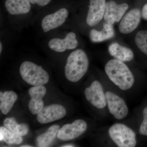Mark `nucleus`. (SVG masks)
<instances>
[{
  "instance_id": "nucleus-1",
  "label": "nucleus",
  "mask_w": 147,
  "mask_h": 147,
  "mask_svg": "<svg viewBox=\"0 0 147 147\" xmlns=\"http://www.w3.org/2000/svg\"><path fill=\"white\" fill-rule=\"evenodd\" d=\"M105 71L110 81L121 90H128L134 85V75L123 62L111 60L105 65Z\"/></svg>"
},
{
  "instance_id": "nucleus-2",
  "label": "nucleus",
  "mask_w": 147,
  "mask_h": 147,
  "mask_svg": "<svg viewBox=\"0 0 147 147\" xmlns=\"http://www.w3.org/2000/svg\"><path fill=\"white\" fill-rule=\"evenodd\" d=\"M89 60L84 50L78 49L68 56L65 67V74L69 82L75 83L82 79L88 69Z\"/></svg>"
},
{
  "instance_id": "nucleus-3",
  "label": "nucleus",
  "mask_w": 147,
  "mask_h": 147,
  "mask_svg": "<svg viewBox=\"0 0 147 147\" xmlns=\"http://www.w3.org/2000/svg\"><path fill=\"white\" fill-rule=\"evenodd\" d=\"M19 71L23 80L34 86L47 84L50 79L49 74L42 67L30 61L21 64Z\"/></svg>"
},
{
  "instance_id": "nucleus-4",
  "label": "nucleus",
  "mask_w": 147,
  "mask_h": 147,
  "mask_svg": "<svg viewBox=\"0 0 147 147\" xmlns=\"http://www.w3.org/2000/svg\"><path fill=\"white\" fill-rule=\"evenodd\" d=\"M108 134L111 139L119 147H134L137 145L135 132L122 123H115L110 127Z\"/></svg>"
},
{
  "instance_id": "nucleus-5",
  "label": "nucleus",
  "mask_w": 147,
  "mask_h": 147,
  "mask_svg": "<svg viewBox=\"0 0 147 147\" xmlns=\"http://www.w3.org/2000/svg\"><path fill=\"white\" fill-rule=\"evenodd\" d=\"M86 100L98 109H102L107 105L106 95L102 85L97 80L94 81L84 92Z\"/></svg>"
},
{
  "instance_id": "nucleus-6",
  "label": "nucleus",
  "mask_w": 147,
  "mask_h": 147,
  "mask_svg": "<svg viewBox=\"0 0 147 147\" xmlns=\"http://www.w3.org/2000/svg\"><path fill=\"white\" fill-rule=\"evenodd\" d=\"M108 110L111 115L117 119L125 118L128 114V109L125 101L114 93H105Z\"/></svg>"
},
{
  "instance_id": "nucleus-7",
  "label": "nucleus",
  "mask_w": 147,
  "mask_h": 147,
  "mask_svg": "<svg viewBox=\"0 0 147 147\" xmlns=\"http://www.w3.org/2000/svg\"><path fill=\"white\" fill-rule=\"evenodd\" d=\"M87 129V124L82 119H77L71 124L63 125L58 131V139L62 141H69L84 134Z\"/></svg>"
},
{
  "instance_id": "nucleus-8",
  "label": "nucleus",
  "mask_w": 147,
  "mask_h": 147,
  "mask_svg": "<svg viewBox=\"0 0 147 147\" xmlns=\"http://www.w3.org/2000/svg\"><path fill=\"white\" fill-rule=\"evenodd\" d=\"M129 8L128 4L125 3L118 4L114 0L106 1L104 20L105 23L113 25L121 21Z\"/></svg>"
},
{
  "instance_id": "nucleus-9",
  "label": "nucleus",
  "mask_w": 147,
  "mask_h": 147,
  "mask_svg": "<svg viewBox=\"0 0 147 147\" xmlns=\"http://www.w3.org/2000/svg\"><path fill=\"white\" fill-rule=\"evenodd\" d=\"M66 114L64 107L59 104H52L44 107L37 116L40 123L46 124L59 120L63 118Z\"/></svg>"
},
{
  "instance_id": "nucleus-10",
  "label": "nucleus",
  "mask_w": 147,
  "mask_h": 147,
  "mask_svg": "<svg viewBox=\"0 0 147 147\" xmlns=\"http://www.w3.org/2000/svg\"><path fill=\"white\" fill-rule=\"evenodd\" d=\"M106 0H90L86 23L89 26L94 27L104 17Z\"/></svg>"
},
{
  "instance_id": "nucleus-11",
  "label": "nucleus",
  "mask_w": 147,
  "mask_h": 147,
  "mask_svg": "<svg viewBox=\"0 0 147 147\" xmlns=\"http://www.w3.org/2000/svg\"><path fill=\"white\" fill-rule=\"evenodd\" d=\"M68 9L63 7L60 9L55 13L46 15L41 22L43 31L47 32L61 26L68 17Z\"/></svg>"
},
{
  "instance_id": "nucleus-12",
  "label": "nucleus",
  "mask_w": 147,
  "mask_h": 147,
  "mask_svg": "<svg viewBox=\"0 0 147 147\" xmlns=\"http://www.w3.org/2000/svg\"><path fill=\"white\" fill-rule=\"evenodd\" d=\"M141 12L139 8H134L123 17L119 25V30L122 34H128L134 31L140 24Z\"/></svg>"
},
{
  "instance_id": "nucleus-13",
  "label": "nucleus",
  "mask_w": 147,
  "mask_h": 147,
  "mask_svg": "<svg viewBox=\"0 0 147 147\" xmlns=\"http://www.w3.org/2000/svg\"><path fill=\"white\" fill-rule=\"evenodd\" d=\"M78 45L76 34L73 32L67 33L63 39L53 38L48 43L49 48L57 53H63L67 50H74Z\"/></svg>"
},
{
  "instance_id": "nucleus-14",
  "label": "nucleus",
  "mask_w": 147,
  "mask_h": 147,
  "mask_svg": "<svg viewBox=\"0 0 147 147\" xmlns=\"http://www.w3.org/2000/svg\"><path fill=\"white\" fill-rule=\"evenodd\" d=\"M28 93L31 98L28 104L29 110L33 115H38L44 108L42 98L46 94V88L43 85L34 86L29 89Z\"/></svg>"
},
{
  "instance_id": "nucleus-15",
  "label": "nucleus",
  "mask_w": 147,
  "mask_h": 147,
  "mask_svg": "<svg viewBox=\"0 0 147 147\" xmlns=\"http://www.w3.org/2000/svg\"><path fill=\"white\" fill-rule=\"evenodd\" d=\"M29 0H6L5 6L9 14L21 15L29 13L31 9Z\"/></svg>"
},
{
  "instance_id": "nucleus-16",
  "label": "nucleus",
  "mask_w": 147,
  "mask_h": 147,
  "mask_svg": "<svg viewBox=\"0 0 147 147\" xmlns=\"http://www.w3.org/2000/svg\"><path fill=\"white\" fill-rule=\"evenodd\" d=\"M110 55L115 59L125 62L132 61L134 55L131 49L120 45L117 42H113L108 47Z\"/></svg>"
},
{
  "instance_id": "nucleus-17",
  "label": "nucleus",
  "mask_w": 147,
  "mask_h": 147,
  "mask_svg": "<svg viewBox=\"0 0 147 147\" xmlns=\"http://www.w3.org/2000/svg\"><path fill=\"white\" fill-rule=\"evenodd\" d=\"M90 39L94 42H99L112 38L115 36V31L113 25L105 23L102 30L92 29L90 32Z\"/></svg>"
},
{
  "instance_id": "nucleus-18",
  "label": "nucleus",
  "mask_w": 147,
  "mask_h": 147,
  "mask_svg": "<svg viewBox=\"0 0 147 147\" xmlns=\"http://www.w3.org/2000/svg\"><path fill=\"white\" fill-rule=\"evenodd\" d=\"M17 99V95L12 91L0 92V110L4 115L9 113Z\"/></svg>"
},
{
  "instance_id": "nucleus-19",
  "label": "nucleus",
  "mask_w": 147,
  "mask_h": 147,
  "mask_svg": "<svg viewBox=\"0 0 147 147\" xmlns=\"http://www.w3.org/2000/svg\"><path fill=\"white\" fill-rule=\"evenodd\" d=\"M59 129V126L58 125H54L50 127L45 133L40 135L37 138L36 142L38 146H49L57 135Z\"/></svg>"
},
{
  "instance_id": "nucleus-20",
  "label": "nucleus",
  "mask_w": 147,
  "mask_h": 147,
  "mask_svg": "<svg viewBox=\"0 0 147 147\" xmlns=\"http://www.w3.org/2000/svg\"><path fill=\"white\" fill-rule=\"evenodd\" d=\"M3 125L6 128L18 136H26L28 133V126L25 123L18 124L14 118L5 119Z\"/></svg>"
},
{
  "instance_id": "nucleus-21",
  "label": "nucleus",
  "mask_w": 147,
  "mask_h": 147,
  "mask_svg": "<svg viewBox=\"0 0 147 147\" xmlns=\"http://www.w3.org/2000/svg\"><path fill=\"white\" fill-rule=\"evenodd\" d=\"M0 141H4L9 145L20 144L23 142L21 136L14 134L5 127H0Z\"/></svg>"
},
{
  "instance_id": "nucleus-22",
  "label": "nucleus",
  "mask_w": 147,
  "mask_h": 147,
  "mask_svg": "<svg viewBox=\"0 0 147 147\" xmlns=\"http://www.w3.org/2000/svg\"><path fill=\"white\" fill-rule=\"evenodd\" d=\"M135 42L140 50L147 55V30L138 32L135 37Z\"/></svg>"
},
{
  "instance_id": "nucleus-23",
  "label": "nucleus",
  "mask_w": 147,
  "mask_h": 147,
  "mask_svg": "<svg viewBox=\"0 0 147 147\" xmlns=\"http://www.w3.org/2000/svg\"><path fill=\"white\" fill-rule=\"evenodd\" d=\"M143 120L139 129V134L147 136V107L143 110Z\"/></svg>"
},
{
  "instance_id": "nucleus-24",
  "label": "nucleus",
  "mask_w": 147,
  "mask_h": 147,
  "mask_svg": "<svg viewBox=\"0 0 147 147\" xmlns=\"http://www.w3.org/2000/svg\"><path fill=\"white\" fill-rule=\"evenodd\" d=\"M32 4H35L40 7L45 6L49 4L52 0H29Z\"/></svg>"
},
{
  "instance_id": "nucleus-25",
  "label": "nucleus",
  "mask_w": 147,
  "mask_h": 147,
  "mask_svg": "<svg viewBox=\"0 0 147 147\" xmlns=\"http://www.w3.org/2000/svg\"><path fill=\"white\" fill-rule=\"evenodd\" d=\"M142 16L145 20H147V3L143 6L142 10Z\"/></svg>"
},
{
  "instance_id": "nucleus-26",
  "label": "nucleus",
  "mask_w": 147,
  "mask_h": 147,
  "mask_svg": "<svg viewBox=\"0 0 147 147\" xmlns=\"http://www.w3.org/2000/svg\"><path fill=\"white\" fill-rule=\"evenodd\" d=\"M62 147H74V146L73 145H71V144H67V145H64V146H62Z\"/></svg>"
},
{
  "instance_id": "nucleus-27",
  "label": "nucleus",
  "mask_w": 147,
  "mask_h": 147,
  "mask_svg": "<svg viewBox=\"0 0 147 147\" xmlns=\"http://www.w3.org/2000/svg\"><path fill=\"white\" fill-rule=\"evenodd\" d=\"M2 50V45L1 42L0 43V53H1Z\"/></svg>"
},
{
  "instance_id": "nucleus-28",
  "label": "nucleus",
  "mask_w": 147,
  "mask_h": 147,
  "mask_svg": "<svg viewBox=\"0 0 147 147\" xmlns=\"http://www.w3.org/2000/svg\"><path fill=\"white\" fill-rule=\"evenodd\" d=\"M21 147H31V146H29V145H22L21 146Z\"/></svg>"
}]
</instances>
